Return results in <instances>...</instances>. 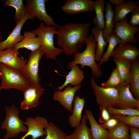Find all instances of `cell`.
I'll list each match as a JSON object with an SVG mask.
<instances>
[{
    "mask_svg": "<svg viewBox=\"0 0 139 139\" xmlns=\"http://www.w3.org/2000/svg\"><path fill=\"white\" fill-rule=\"evenodd\" d=\"M91 23H70L60 26L56 34V43L67 56L79 52L85 44Z\"/></svg>",
    "mask_w": 139,
    "mask_h": 139,
    "instance_id": "6da1fadb",
    "label": "cell"
},
{
    "mask_svg": "<svg viewBox=\"0 0 139 139\" xmlns=\"http://www.w3.org/2000/svg\"><path fill=\"white\" fill-rule=\"evenodd\" d=\"M86 47L82 52H78L73 55L74 59L67 64L68 69L70 70L73 66L80 64L81 69L85 66L90 67L93 76L95 78L101 77L103 73L98 64L96 62L95 54L96 43L93 36L90 34L86 41Z\"/></svg>",
    "mask_w": 139,
    "mask_h": 139,
    "instance_id": "7a4b0ae2",
    "label": "cell"
},
{
    "mask_svg": "<svg viewBox=\"0 0 139 139\" xmlns=\"http://www.w3.org/2000/svg\"><path fill=\"white\" fill-rule=\"evenodd\" d=\"M57 28L54 26L45 25L41 23L38 28L31 31L39 38L41 47L45 52L47 58L56 60L57 57L63 52L62 49L54 46V37L56 34Z\"/></svg>",
    "mask_w": 139,
    "mask_h": 139,
    "instance_id": "3957f363",
    "label": "cell"
},
{
    "mask_svg": "<svg viewBox=\"0 0 139 139\" xmlns=\"http://www.w3.org/2000/svg\"><path fill=\"white\" fill-rule=\"evenodd\" d=\"M0 90L14 89L22 91L30 84L20 70L0 63Z\"/></svg>",
    "mask_w": 139,
    "mask_h": 139,
    "instance_id": "277c9868",
    "label": "cell"
},
{
    "mask_svg": "<svg viewBox=\"0 0 139 139\" xmlns=\"http://www.w3.org/2000/svg\"><path fill=\"white\" fill-rule=\"evenodd\" d=\"M6 114L4 120L2 123L1 128L6 131L4 139H9L16 137L21 132L27 133L28 128L19 116L20 111L15 105L5 107Z\"/></svg>",
    "mask_w": 139,
    "mask_h": 139,
    "instance_id": "5b68a950",
    "label": "cell"
},
{
    "mask_svg": "<svg viewBox=\"0 0 139 139\" xmlns=\"http://www.w3.org/2000/svg\"><path fill=\"white\" fill-rule=\"evenodd\" d=\"M45 53L40 47L31 51L29 56V59L24 66L20 70L27 80L30 85L40 84L41 79L39 75V66L40 61Z\"/></svg>",
    "mask_w": 139,
    "mask_h": 139,
    "instance_id": "8992f818",
    "label": "cell"
},
{
    "mask_svg": "<svg viewBox=\"0 0 139 139\" xmlns=\"http://www.w3.org/2000/svg\"><path fill=\"white\" fill-rule=\"evenodd\" d=\"M90 84L99 107L116 106L118 101V94L116 88H106L98 86L95 83L93 76Z\"/></svg>",
    "mask_w": 139,
    "mask_h": 139,
    "instance_id": "52a82bcc",
    "label": "cell"
},
{
    "mask_svg": "<svg viewBox=\"0 0 139 139\" xmlns=\"http://www.w3.org/2000/svg\"><path fill=\"white\" fill-rule=\"evenodd\" d=\"M47 0H27L25 6L27 12L32 17L43 21L47 26H54L58 28L60 26L56 24L52 18L47 14L45 3Z\"/></svg>",
    "mask_w": 139,
    "mask_h": 139,
    "instance_id": "ba28073f",
    "label": "cell"
},
{
    "mask_svg": "<svg viewBox=\"0 0 139 139\" xmlns=\"http://www.w3.org/2000/svg\"><path fill=\"white\" fill-rule=\"evenodd\" d=\"M128 20L127 17L122 20L115 23L113 32L120 39L121 42L120 44L127 42L135 44L138 42V39L134 35L139 31V27L130 25L127 22Z\"/></svg>",
    "mask_w": 139,
    "mask_h": 139,
    "instance_id": "9c48e42d",
    "label": "cell"
},
{
    "mask_svg": "<svg viewBox=\"0 0 139 139\" xmlns=\"http://www.w3.org/2000/svg\"><path fill=\"white\" fill-rule=\"evenodd\" d=\"M129 83L123 82L116 88L118 94L116 106L119 109H139V100L135 99L130 91Z\"/></svg>",
    "mask_w": 139,
    "mask_h": 139,
    "instance_id": "30bf717a",
    "label": "cell"
},
{
    "mask_svg": "<svg viewBox=\"0 0 139 139\" xmlns=\"http://www.w3.org/2000/svg\"><path fill=\"white\" fill-rule=\"evenodd\" d=\"M24 124L28 126V131L20 139H25L28 136H31L32 139H37L43 137L46 133L44 130L49 123L47 119L43 117L37 116L34 118L28 117Z\"/></svg>",
    "mask_w": 139,
    "mask_h": 139,
    "instance_id": "8fae6325",
    "label": "cell"
},
{
    "mask_svg": "<svg viewBox=\"0 0 139 139\" xmlns=\"http://www.w3.org/2000/svg\"><path fill=\"white\" fill-rule=\"evenodd\" d=\"M45 90L40 83L37 85H30L26 88L23 91L24 99L21 103L20 110H28L36 107Z\"/></svg>",
    "mask_w": 139,
    "mask_h": 139,
    "instance_id": "7c38bea8",
    "label": "cell"
},
{
    "mask_svg": "<svg viewBox=\"0 0 139 139\" xmlns=\"http://www.w3.org/2000/svg\"><path fill=\"white\" fill-rule=\"evenodd\" d=\"M18 51L13 46L0 51V63L20 70L25 65L27 61L23 57L18 56Z\"/></svg>",
    "mask_w": 139,
    "mask_h": 139,
    "instance_id": "4fadbf2b",
    "label": "cell"
},
{
    "mask_svg": "<svg viewBox=\"0 0 139 139\" xmlns=\"http://www.w3.org/2000/svg\"><path fill=\"white\" fill-rule=\"evenodd\" d=\"M94 1L91 0H68L61 7V10L68 14H74L93 11Z\"/></svg>",
    "mask_w": 139,
    "mask_h": 139,
    "instance_id": "5bb4252c",
    "label": "cell"
},
{
    "mask_svg": "<svg viewBox=\"0 0 139 139\" xmlns=\"http://www.w3.org/2000/svg\"><path fill=\"white\" fill-rule=\"evenodd\" d=\"M81 88V84L75 85L73 87L70 84L62 91H55L53 100L58 101L67 110L72 113V105L75 93Z\"/></svg>",
    "mask_w": 139,
    "mask_h": 139,
    "instance_id": "9a60e30c",
    "label": "cell"
},
{
    "mask_svg": "<svg viewBox=\"0 0 139 139\" xmlns=\"http://www.w3.org/2000/svg\"><path fill=\"white\" fill-rule=\"evenodd\" d=\"M35 18L32 17L28 12L16 24V25L7 39L0 42V51L13 46L21 41L23 36L21 35V32L23 26L27 20H33Z\"/></svg>",
    "mask_w": 139,
    "mask_h": 139,
    "instance_id": "2e32d148",
    "label": "cell"
},
{
    "mask_svg": "<svg viewBox=\"0 0 139 139\" xmlns=\"http://www.w3.org/2000/svg\"><path fill=\"white\" fill-rule=\"evenodd\" d=\"M139 49L134 44L130 42L117 46L111 56L113 58L124 59L132 62L139 59Z\"/></svg>",
    "mask_w": 139,
    "mask_h": 139,
    "instance_id": "e0dca14e",
    "label": "cell"
},
{
    "mask_svg": "<svg viewBox=\"0 0 139 139\" xmlns=\"http://www.w3.org/2000/svg\"><path fill=\"white\" fill-rule=\"evenodd\" d=\"M23 36V39L13 46L17 50L25 48L32 51L38 49L41 46L39 38L31 31H25Z\"/></svg>",
    "mask_w": 139,
    "mask_h": 139,
    "instance_id": "ac0fdd59",
    "label": "cell"
},
{
    "mask_svg": "<svg viewBox=\"0 0 139 139\" xmlns=\"http://www.w3.org/2000/svg\"><path fill=\"white\" fill-rule=\"evenodd\" d=\"M74 106L72 114L69 116L68 123L72 128H76L79 126L82 119V113L85 100L84 98H81L79 95L75 96L73 101Z\"/></svg>",
    "mask_w": 139,
    "mask_h": 139,
    "instance_id": "d6986e66",
    "label": "cell"
},
{
    "mask_svg": "<svg viewBox=\"0 0 139 139\" xmlns=\"http://www.w3.org/2000/svg\"><path fill=\"white\" fill-rule=\"evenodd\" d=\"M85 111L90 124V129L92 139H108L109 131L103 128L97 122L91 110L86 109Z\"/></svg>",
    "mask_w": 139,
    "mask_h": 139,
    "instance_id": "ffe728a7",
    "label": "cell"
},
{
    "mask_svg": "<svg viewBox=\"0 0 139 139\" xmlns=\"http://www.w3.org/2000/svg\"><path fill=\"white\" fill-rule=\"evenodd\" d=\"M70 70L66 76V79L63 84L55 89H58L59 91H61L68 84H70L72 86L76 85L81 84L84 78L83 71L77 65L72 66Z\"/></svg>",
    "mask_w": 139,
    "mask_h": 139,
    "instance_id": "44dd1931",
    "label": "cell"
},
{
    "mask_svg": "<svg viewBox=\"0 0 139 139\" xmlns=\"http://www.w3.org/2000/svg\"><path fill=\"white\" fill-rule=\"evenodd\" d=\"M139 2L129 0L125 3L116 5L114 10L115 23L120 21L127 17V15L132 13L139 7Z\"/></svg>",
    "mask_w": 139,
    "mask_h": 139,
    "instance_id": "7402d4cb",
    "label": "cell"
},
{
    "mask_svg": "<svg viewBox=\"0 0 139 139\" xmlns=\"http://www.w3.org/2000/svg\"><path fill=\"white\" fill-rule=\"evenodd\" d=\"M87 119L85 114L83 115L80 125L76 127L72 134L67 135V139H92L90 129L86 124Z\"/></svg>",
    "mask_w": 139,
    "mask_h": 139,
    "instance_id": "603a6c76",
    "label": "cell"
},
{
    "mask_svg": "<svg viewBox=\"0 0 139 139\" xmlns=\"http://www.w3.org/2000/svg\"><path fill=\"white\" fill-rule=\"evenodd\" d=\"M130 89L134 98L139 100V59L132 62L129 77Z\"/></svg>",
    "mask_w": 139,
    "mask_h": 139,
    "instance_id": "cb8c5ba5",
    "label": "cell"
},
{
    "mask_svg": "<svg viewBox=\"0 0 139 139\" xmlns=\"http://www.w3.org/2000/svg\"><path fill=\"white\" fill-rule=\"evenodd\" d=\"M106 13L105 15V28L102 35L106 41L107 37L113 33L115 26V13L110 3L106 2Z\"/></svg>",
    "mask_w": 139,
    "mask_h": 139,
    "instance_id": "d4e9b609",
    "label": "cell"
},
{
    "mask_svg": "<svg viewBox=\"0 0 139 139\" xmlns=\"http://www.w3.org/2000/svg\"><path fill=\"white\" fill-rule=\"evenodd\" d=\"M94 1L93 11L95 15L92 22L95 27L103 31L105 26L104 11L106 2L105 0H95Z\"/></svg>",
    "mask_w": 139,
    "mask_h": 139,
    "instance_id": "484cf974",
    "label": "cell"
},
{
    "mask_svg": "<svg viewBox=\"0 0 139 139\" xmlns=\"http://www.w3.org/2000/svg\"><path fill=\"white\" fill-rule=\"evenodd\" d=\"M96 43L95 56L96 61H100L101 59L104 49L107 43L103 38L102 31L96 27L93 28L91 31Z\"/></svg>",
    "mask_w": 139,
    "mask_h": 139,
    "instance_id": "4316f807",
    "label": "cell"
},
{
    "mask_svg": "<svg viewBox=\"0 0 139 139\" xmlns=\"http://www.w3.org/2000/svg\"><path fill=\"white\" fill-rule=\"evenodd\" d=\"M119 75L124 82L129 83L130 70L132 62L128 60L113 58Z\"/></svg>",
    "mask_w": 139,
    "mask_h": 139,
    "instance_id": "83f0119b",
    "label": "cell"
},
{
    "mask_svg": "<svg viewBox=\"0 0 139 139\" xmlns=\"http://www.w3.org/2000/svg\"><path fill=\"white\" fill-rule=\"evenodd\" d=\"M106 41L108 44V46L107 49L105 53L103 54L98 64L100 67L104 63L108 61L115 47L118 45L120 44L121 42L120 39L113 32L107 37Z\"/></svg>",
    "mask_w": 139,
    "mask_h": 139,
    "instance_id": "f1b7e54d",
    "label": "cell"
},
{
    "mask_svg": "<svg viewBox=\"0 0 139 139\" xmlns=\"http://www.w3.org/2000/svg\"><path fill=\"white\" fill-rule=\"evenodd\" d=\"M129 131L128 126L120 121L115 127L108 131V139H129Z\"/></svg>",
    "mask_w": 139,
    "mask_h": 139,
    "instance_id": "f546056e",
    "label": "cell"
},
{
    "mask_svg": "<svg viewBox=\"0 0 139 139\" xmlns=\"http://www.w3.org/2000/svg\"><path fill=\"white\" fill-rule=\"evenodd\" d=\"M4 5L11 6L15 9L14 19L16 24L27 13L25 6L22 0H4Z\"/></svg>",
    "mask_w": 139,
    "mask_h": 139,
    "instance_id": "4dcf8cb0",
    "label": "cell"
},
{
    "mask_svg": "<svg viewBox=\"0 0 139 139\" xmlns=\"http://www.w3.org/2000/svg\"><path fill=\"white\" fill-rule=\"evenodd\" d=\"M45 131L46 133L45 139H67L66 133L52 122L48 123Z\"/></svg>",
    "mask_w": 139,
    "mask_h": 139,
    "instance_id": "1f68e13d",
    "label": "cell"
},
{
    "mask_svg": "<svg viewBox=\"0 0 139 139\" xmlns=\"http://www.w3.org/2000/svg\"><path fill=\"white\" fill-rule=\"evenodd\" d=\"M124 81L116 68L112 71L108 80L102 83L101 86L104 88H116Z\"/></svg>",
    "mask_w": 139,
    "mask_h": 139,
    "instance_id": "d6a6232c",
    "label": "cell"
},
{
    "mask_svg": "<svg viewBox=\"0 0 139 139\" xmlns=\"http://www.w3.org/2000/svg\"><path fill=\"white\" fill-rule=\"evenodd\" d=\"M111 117L116 118L127 125H131L139 128V116L116 115L111 116Z\"/></svg>",
    "mask_w": 139,
    "mask_h": 139,
    "instance_id": "836d02e7",
    "label": "cell"
},
{
    "mask_svg": "<svg viewBox=\"0 0 139 139\" xmlns=\"http://www.w3.org/2000/svg\"><path fill=\"white\" fill-rule=\"evenodd\" d=\"M106 108L110 116L116 115L139 116V109H118L111 106L108 107Z\"/></svg>",
    "mask_w": 139,
    "mask_h": 139,
    "instance_id": "e575fe53",
    "label": "cell"
},
{
    "mask_svg": "<svg viewBox=\"0 0 139 139\" xmlns=\"http://www.w3.org/2000/svg\"><path fill=\"white\" fill-rule=\"evenodd\" d=\"M119 121L116 118H111L105 123L100 125L104 129L110 131L115 127Z\"/></svg>",
    "mask_w": 139,
    "mask_h": 139,
    "instance_id": "d590c367",
    "label": "cell"
},
{
    "mask_svg": "<svg viewBox=\"0 0 139 139\" xmlns=\"http://www.w3.org/2000/svg\"><path fill=\"white\" fill-rule=\"evenodd\" d=\"M99 108L101 112L98 121L100 123L102 124L109 120L111 117L106 108L99 107Z\"/></svg>",
    "mask_w": 139,
    "mask_h": 139,
    "instance_id": "8d00e7d4",
    "label": "cell"
},
{
    "mask_svg": "<svg viewBox=\"0 0 139 139\" xmlns=\"http://www.w3.org/2000/svg\"><path fill=\"white\" fill-rule=\"evenodd\" d=\"M132 13L131 19L128 24L132 26H137L139 24V7Z\"/></svg>",
    "mask_w": 139,
    "mask_h": 139,
    "instance_id": "74e56055",
    "label": "cell"
},
{
    "mask_svg": "<svg viewBox=\"0 0 139 139\" xmlns=\"http://www.w3.org/2000/svg\"><path fill=\"white\" fill-rule=\"evenodd\" d=\"M130 131L129 139H139V129L133 126L128 125Z\"/></svg>",
    "mask_w": 139,
    "mask_h": 139,
    "instance_id": "f35d334b",
    "label": "cell"
},
{
    "mask_svg": "<svg viewBox=\"0 0 139 139\" xmlns=\"http://www.w3.org/2000/svg\"><path fill=\"white\" fill-rule=\"evenodd\" d=\"M110 4H114L118 6L125 3L126 2L125 0H108Z\"/></svg>",
    "mask_w": 139,
    "mask_h": 139,
    "instance_id": "ab89813d",
    "label": "cell"
},
{
    "mask_svg": "<svg viewBox=\"0 0 139 139\" xmlns=\"http://www.w3.org/2000/svg\"><path fill=\"white\" fill-rule=\"evenodd\" d=\"M1 39V34L0 33V40Z\"/></svg>",
    "mask_w": 139,
    "mask_h": 139,
    "instance_id": "60d3db41",
    "label": "cell"
},
{
    "mask_svg": "<svg viewBox=\"0 0 139 139\" xmlns=\"http://www.w3.org/2000/svg\"></svg>",
    "mask_w": 139,
    "mask_h": 139,
    "instance_id": "b9f144b4",
    "label": "cell"
}]
</instances>
